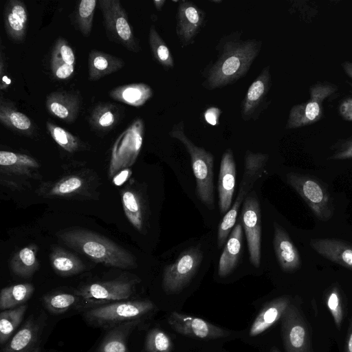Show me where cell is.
I'll use <instances>...</instances> for the list:
<instances>
[{
    "instance_id": "cell-1",
    "label": "cell",
    "mask_w": 352,
    "mask_h": 352,
    "mask_svg": "<svg viewBox=\"0 0 352 352\" xmlns=\"http://www.w3.org/2000/svg\"><path fill=\"white\" fill-rule=\"evenodd\" d=\"M263 42L242 38V32H232L221 37L215 46L217 58L202 69L201 85L214 90L236 83L244 77L258 56Z\"/></svg>"
},
{
    "instance_id": "cell-2",
    "label": "cell",
    "mask_w": 352,
    "mask_h": 352,
    "mask_svg": "<svg viewBox=\"0 0 352 352\" xmlns=\"http://www.w3.org/2000/svg\"><path fill=\"white\" fill-rule=\"evenodd\" d=\"M56 235L68 247L96 263L121 269L136 267L135 258L131 253L96 232L73 228L61 231Z\"/></svg>"
},
{
    "instance_id": "cell-3",
    "label": "cell",
    "mask_w": 352,
    "mask_h": 352,
    "mask_svg": "<svg viewBox=\"0 0 352 352\" xmlns=\"http://www.w3.org/2000/svg\"><path fill=\"white\" fill-rule=\"evenodd\" d=\"M171 138L182 143L190 155L196 179V191L199 200L209 209L214 208L213 155L196 146L186 135L184 122L175 124L169 132Z\"/></svg>"
},
{
    "instance_id": "cell-4",
    "label": "cell",
    "mask_w": 352,
    "mask_h": 352,
    "mask_svg": "<svg viewBox=\"0 0 352 352\" xmlns=\"http://www.w3.org/2000/svg\"><path fill=\"white\" fill-rule=\"evenodd\" d=\"M155 308L150 300H124L98 305L83 310L91 326L109 329L124 322L142 320Z\"/></svg>"
},
{
    "instance_id": "cell-5",
    "label": "cell",
    "mask_w": 352,
    "mask_h": 352,
    "mask_svg": "<svg viewBox=\"0 0 352 352\" xmlns=\"http://www.w3.org/2000/svg\"><path fill=\"white\" fill-rule=\"evenodd\" d=\"M267 154L253 153L247 151L244 159V171L237 197L234 204L224 215L218 229L217 239L219 247L224 245L230 231L233 229L238 212L246 196L250 192L254 184L259 179L268 161Z\"/></svg>"
},
{
    "instance_id": "cell-6",
    "label": "cell",
    "mask_w": 352,
    "mask_h": 352,
    "mask_svg": "<svg viewBox=\"0 0 352 352\" xmlns=\"http://www.w3.org/2000/svg\"><path fill=\"white\" fill-rule=\"evenodd\" d=\"M103 24L108 38L133 52L141 51L126 10L119 0H100Z\"/></svg>"
},
{
    "instance_id": "cell-7",
    "label": "cell",
    "mask_w": 352,
    "mask_h": 352,
    "mask_svg": "<svg viewBox=\"0 0 352 352\" xmlns=\"http://www.w3.org/2000/svg\"><path fill=\"white\" fill-rule=\"evenodd\" d=\"M287 181L318 219L327 221L331 218L333 213V201L327 189L319 179L291 173L287 175Z\"/></svg>"
},
{
    "instance_id": "cell-8",
    "label": "cell",
    "mask_w": 352,
    "mask_h": 352,
    "mask_svg": "<svg viewBox=\"0 0 352 352\" xmlns=\"http://www.w3.org/2000/svg\"><path fill=\"white\" fill-rule=\"evenodd\" d=\"M337 89L335 85L327 82H318L311 86L309 89V100L294 105L291 108L285 128H300L319 121L322 116L323 102Z\"/></svg>"
},
{
    "instance_id": "cell-9",
    "label": "cell",
    "mask_w": 352,
    "mask_h": 352,
    "mask_svg": "<svg viewBox=\"0 0 352 352\" xmlns=\"http://www.w3.org/2000/svg\"><path fill=\"white\" fill-rule=\"evenodd\" d=\"M138 279L116 278L86 284L74 292L81 296L89 307L108 302L129 300L135 292Z\"/></svg>"
},
{
    "instance_id": "cell-10",
    "label": "cell",
    "mask_w": 352,
    "mask_h": 352,
    "mask_svg": "<svg viewBox=\"0 0 352 352\" xmlns=\"http://www.w3.org/2000/svg\"><path fill=\"white\" fill-rule=\"evenodd\" d=\"M203 258L202 251L196 247L182 252L175 261L168 265L163 274L162 286L168 294L180 292L197 272Z\"/></svg>"
},
{
    "instance_id": "cell-11",
    "label": "cell",
    "mask_w": 352,
    "mask_h": 352,
    "mask_svg": "<svg viewBox=\"0 0 352 352\" xmlns=\"http://www.w3.org/2000/svg\"><path fill=\"white\" fill-rule=\"evenodd\" d=\"M240 221L245 230L250 261L254 267H258L261 263V212L254 191L250 192L243 200Z\"/></svg>"
},
{
    "instance_id": "cell-12",
    "label": "cell",
    "mask_w": 352,
    "mask_h": 352,
    "mask_svg": "<svg viewBox=\"0 0 352 352\" xmlns=\"http://www.w3.org/2000/svg\"><path fill=\"white\" fill-rule=\"evenodd\" d=\"M280 319L282 338L286 352H310L309 331L299 309L290 303Z\"/></svg>"
},
{
    "instance_id": "cell-13",
    "label": "cell",
    "mask_w": 352,
    "mask_h": 352,
    "mask_svg": "<svg viewBox=\"0 0 352 352\" xmlns=\"http://www.w3.org/2000/svg\"><path fill=\"white\" fill-rule=\"evenodd\" d=\"M272 86L270 66H265L250 85L241 104L243 121L256 120L270 101L267 96Z\"/></svg>"
},
{
    "instance_id": "cell-14",
    "label": "cell",
    "mask_w": 352,
    "mask_h": 352,
    "mask_svg": "<svg viewBox=\"0 0 352 352\" xmlns=\"http://www.w3.org/2000/svg\"><path fill=\"white\" fill-rule=\"evenodd\" d=\"M206 13L195 3L182 1L176 12V34L182 47L192 44L206 23Z\"/></svg>"
},
{
    "instance_id": "cell-15",
    "label": "cell",
    "mask_w": 352,
    "mask_h": 352,
    "mask_svg": "<svg viewBox=\"0 0 352 352\" xmlns=\"http://www.w3.org/2000/svg\"><path fill=\"white\" fill-rule=\"evenodd\" d=\"M46 320L47 316L42 311L36 315H30L1 352H32L39 346Z\"/></svg>"
},
{
    "instance_id": "cell-16",
    "label": "cell",
    "mask_w": 352,
    "mask_h": 352,
    "mask_svg": "<svg viewBox=\"0 0 352 352\" xmlns=\"http://www.w3.org/2000/svg\"><path fill=\"white\" fill-rule=\"evenodd\" d=\"M170 327L184 336L201 339L229 336L230 332L201 318L173 311L168 317Z\"/></svg>"
},
{
    "instance_id": "cell-17",
    "label": "cell",
    "mask_w": 352,
    "mask_h": 352,
    "mask_svg": "<svg viewBox=\"0 0 352 352\" xmlns=\"http://www.w3.org/2000/svg\"><path fill=\"white\" fill-rule=\"evenodd\" d=\"M82 98L73 91H59L49 94L45 105L48 112L64 122H74L79 114Z\"/></svg>"
},
{
    "instance_id": "cell-18",
    "label": "cell",
    "mask_w": 352,
    "mask_h": 352,
    "mask_svg": "<svg viewBox=\"0 0 352 352\" xmlns=\"http://www.w3.org/2000/svg\"><path fill=\"white\" fill-rule=\"evenodd\" d=\"M236 181V164L233 153L228 148L223 153L218 182L219 205L221 214L227 212L231 208Z\"/></svg>"
},
{
    "instance_id": "cell-19",
    "label": "cell",
    "mask_w": 352,
    "mask_h": 352,
    "mask_svg": "<svg viewBox=\"0 0 352 352\" xmlns=\"http://www.w3.org/2000/svg\"><path fill=\"white\" fill-rule=\"evenodd\" d=\"M274 249L281 269L285 272H293L300 268L301 260L298 251L287 232L274 223Z\"/></svg>"
},
{
    "instance_id": "cell-20",
    "label": "cell",
    "mask_w": 352,
    "mask_h": 352,
    "mask_svg": "<svg viewBox=\"0 0 352 352\" xmlns=\"http://www.w3.org/2000/svg\"><path fill=\"white\" fill-rule=\"evenodd\" d=\"M5 30L10 38L15 41L24 40L28 23V10L19 0H9L4 6Z\"/></svg>"
},
{
    "instance_id": "cell-21",
    "label": "cell",
    "mask_w": 352,
    "mask_h": 352,
    "mask_svg": "<svg viewBox=\"0 0 352 352\" xmlns=\"http://www.w3.org/2000/svg\"><path fill=\"white\" fill-rule=\"evenodd\" d=\"M311 247L328 260L352 270V245L338 239H314Z\"/></svg>"
},
{
    "instance_id": "cell-22",
    "label": "cell",
    "mask_w": 352,
    "mask_h": 352,
    "mask_svg": "<svg viewBox=\"0 0 352 352\" xmlns=\"http://www.w3.org/2000/svg\"><path fill=\"white\" fill-rule=\"evenodd\" d=\"M87 186L85 177L74 174L65 176L54 182H46L36 192L44 197H67L82 193Z\"/></svg>"
},
{
    "instance_id": "cell-23",
    "label": "cell",
    "mask_w": 352,
    "mask_h": 352,
    "mask_svg": "<svg viewBox=\"0 0 352 352\" xmlns=\"http://www.w3.org/2000/svg\"><path fill=\"white\" fill-rule=\"evenodd\" d=\"M0 167L2 174L33 177L36 170L40 168V164L30 155L8 151H1Z\"/></svg>"
},
{
    "instance_id": "cell-24",
    "label": "cell",
    "mask_w": 352,
    "mask_h": 352,
    "mask_svg": "<svg viewBox=\"0 0 352 352\" xmlns=\"http://www.w3.org/2000/svg\"><path fill=\"white\" fill-rule=\"evenodd\" d=\"M0 122L22 135L32 136L35 132V126L30 118L19 111L12 101L3 98L0 99Z\"/></svg>"
},
{
    "instance_id": "cell-25",
    "label": "cell",
    "mask_w": 352,
    "mask_h": 352,
    "mask_svg": "<svg viewBox=\"0 0 352 352\" xmlns=\"http://www.w3.org/2000/svg\"><path fill=\"white\" fill-rule=\"evenodd\" d=\"M41 301L45 309L55 316L63 314L73 309L85 310L89 307L87 302L74 292H51L43 295Z\"/></svg>"
},
{
    "instance_id": "cell-26",
    "label": "cell",
    "mask_w": 352,
    "mask_h": 352,
    "mask_svg": "<svg viewBox=\"0 0 352 352\" xmlns=\"http://www.w3.org/2000/svg\"><path fill=\"white\" fill-rule=\"evenodd\" d=\"M243 226L240 221L232 230L221 255L218 274L221 277L229 275L236 267L241 252Z\"/></svg>"
},
{
    "instance_id": "cell-27",
    "label": "cell",
    "mask_w": 352,
    "mask_h": 352,
    "mask_svg": "<svg viewBox=\"0 0 352 352\" xmlns=\"http://www.w3.org/2000/svg\"><path fill=\"white\" fill-rule=\"evenodd\" d=\"M141 321L133 320L109 328L96 352H130L129 337Z\"/></svg>"
},
{
    "instance_id": "cell-28",
    "label": "cell",
    "mask_w": 352,
    "mask_h": 352,
    "mask_svg": "<svg viewBox=\"0 0 352 352\" xmlns=\"http://www.w3.org/2000/svg\"><path fill=\"white\" fill-rule=\"evenodd\" d=\"M290 303V299L288 297L281 296L265 304L253 322L250 329V336H256L273 326L280 319Z\"/></svg>"
},
{
    "instance_id": "cell-29",
    "label": "cell",
    "mask_w": 352,
    "mask_h": 352,
    "mask_svg": "<svg viewBox=\"0 0 352 352\" xmlns=\"http://www.w3.org/2000/svg\"><path fill=\"white\" fill-rule=\"evenodd\" d=\"M124 66V60L116 56L92 50L88 56V76L92 81L115 73Z\"/></svg>"
},
{
    "instance_id": "cell-30",
    "label": "cell",
    "mask_w": 352,
    "mask_h": 352,
    "mask_svg": "<svg viewBox=\"0 0 352 352\" xmlns=\"http://www.w3.org/2000/svg\"><path fill=\"white\" fill-rule=\"evenodd\" d=\"M151 87L145 83H132L118 86L109 92L113 100L138 107L144 105L152 96Z\"/></svg>"
},
{
    "instance_id": "cell-31",
    "label": "cell",
    "mask_w": 352,
    "mask_h": 352,
    "mask_svg": "<svg viewBox=\"0 0 352 352\" xmlns=\"http://www.w3.org/2000/svg\"><path fill=\"white\" fill-rule=\"evenodd\" d=\"M50 259L55 273L61 276L76 275L85 270L78 256L58 246L52 247Z\"/></svg>"
},
{
    "instance_id": "cell-32",
    "label": "cell",
    "mask_w": 352,
    "mask_h": 352,
    "mask_svg": "<svg viewBox=\"0 0 352 352\" xmlns=\"http://www.w3.org/2000/svg\"><path fill=\"white\" fill-rule=\"evenodd\" d=\"M38 250L36 245L30 244L15 252L10 261L12 272L23 278L32 276L40 266L36 256Z\"/></svg>"
},
{
    "instance_id": "cell-33",
    "label": "cell",
    "mask_w": 352,
    "mask_h": 352,
    "mask_svg": "<svg viewBox=\"0 0 352 352\" xmlns=\"http://www.w3.org/2000/svg\"><path fill=\"white\" fill-rule=\"evenodd\" d=\"M120 118V110L116 105L110 102H100L92 109L89 122L94 130L104 133L113 129Z\"/></svg>"
},
{
    "instance_id": "cell-34",
    "label": "cell",
    "mask_w": 352,
    "mask_h": 352,
    "mask_svg": "<svg viewBox=\"0 0 352 352\" xmlns=\"http://www.w3.org/2000/svg\"><path fill=\"white\" fill-rule=\"evenodd\" d=\"M34 292L31 283H20L3 287L0 292V309L4 311L25 305Z\"/></svg>"
},
{
    "instance_id": "cell-35",
    "label": "cell",
    "mask_w": 352,
    "mask_h": 352,
    "mask_svg": "<svg viewBox=\"0 0 352 352\" xmlns=\"http://www.w3.org/2000/svg\"><path fill=\"white\" fill-rule=\"evenodd\" d=\"M122 204L129 222L137 230L142 231L144 214L140 195L133 189L125 188L122 191Z\"/></svg>"
},
{
    "instance_id": "cell-36",
    "label": "cell",
    "mask_w": 352,
    "mask_h": 352,
    "mask_svg": "<svg viewBox=\"0 0 352 352\" xmlns=\"http://www.w3.org/2000/svg\"><path fill=\"white\" fill-rule=\"evenodd\" d=\"M28 305L25 304L14 309L1 311L0 314V344H6L15 333L22 322Z\"/></svg>"
},
{
    "instance_id": "cell-37",
    "label": "cell",
    "mask_w": 352,
    "mask_h": 352,
    "mask_svg": "<svg viewBox=\"0 0 352 352\" xmlns=\"http://www.w3.org/2000/svg\"><path fill=\"white\" fill-rule=\"evenodd\" d=\"M148 43L154 59L166 70L173 69L175 66L173 54L153 25L149 29Z\"/></svg>"
},
{
    "instance_id": "cell-38",
    "label": "cell",
    "mask_w": 352,
    "mask_h": 352,
    "mask_svg": "<svg viewBox=\"0 0 352 352\" xmlns=\"http://www.w3.org/2000/svg\"><path fill=\"white\" fill-rule=\"evenodd\" d=\"M46 126L53 140L66 151L73 153L83 148L81 140L67 130L50 121Z\"/></svg>"
},
{
    "instance_id": "cell-39",
    "label": "cell",
    "mask_w": 352,
    "mask_h": 352,
    "mask_svg": "<svg viewBox=\"0 0 352 352\" xmlns=\"http://www.w3.org/2000/svg\"><path fill=\"white\" fill-rule=\"evenodd\" d=\"M96 0H82L76 6L75 21L77 28L85 36H89L93 25Z\"/></svg>"
},
{
    "instance_id": "cell-40",
    "label": "cell",
    "mask_w": 352,
    "mask_h": 352,
    "mask_svg": "<svg viewBox=\"0 0 352 352\" xmlns=\"http://www.w3.org/2000/svg\"><path fill=\"white\" fill-rule=\"evenodd\" d=\"M145 349L146 352H171L173 343L164 331L153 328L146 335Z\"/></svg>"
},
{
    "instance_id": "cell-41",
    "label": "cell",
    "mask_w": 352,
    "mask_h": 352,
    "mask_svg": "<svg viewBox=\"0 0 352 352\" xmlns=\"http://www.w3.org/2000/svg\"><path fill=\"white\" fill-rule=\"evenodd\" d=\"M327 305L336 327L340 329L344 314L341 294L337 287H333L329 292L327 297Z\"/></svg>"
},
{
    "instance_id": "cell-42",
    "label": "cell",
    "mask_w": 352,
    "mask_h": 352,
    "mask_svg": "<svg viewBox=\"0 0 352 352\" xmlns=\"http://www.w3.org/2000/svg\"><path fill=\"white\" fill-rule=\"evenodd\" d=\"M51 59L63 61L68 65H74L75 56L72 48L67 41L59 37L55 42Z\"/></svg>"
},
{
    "instance_id": "cell-43",
    "label": "cell",
    "mask_w": 352,
    "mask_h": 352,
    "mask_svg": "<svg viewBox=\"0 0 352 352\" xmlns=\"http://www.w3.org/2000/svg\"><path fill=\"white\" fill-rule=\"evenodd\" d=\"M50 67L53 76L58 80L69 78L74 72V65L54 59H51Z\"/></svg>"
},
{
    "instance_id": "cell-44",
    "label": "cell",
    "mask_w": 352,
    "mask_h": 352,
    "mask_svg": "<svg viewBox=\"0 0 352 352\" xmlns=\"http://www.w3.org/2000/svg\"><path fill=\"white\" fill-rule=\"evenodd\" d=\"M331 156L333 160H344L352 158V136L338 142Z\"/></svg>"
},
{
    "instance_id": "cell-45",
    "label": "cell",
    "mask_w": 352,
    "mask_h": 352,
    "mask_svg": "<svg viewBox=\"0 0 352 352\" xmlns=\"http://www.w3.org/2000/svg\"><path fill=\"white\" fill-rule=\"evenodd\" d=\"M221 113V110L219 108L211 107L205 111L204 118L208 124L212 126H217L219 123Z\"/></svg>"
},
{
    "instance_id": "cell-46",
    "label": "cell",
    "mask_w": 352,
    "mask_h": 352,
    "mask_svg": "<svg viewBox=\"0 0 352 352\" xmlns=\"http://www.w3.org/2000/svg\"><path fill=\"white\" fill-rule=\"evenodd\" d=\"M340 116L347 121H352V97L343 100L339 107Z\"/></svg>"
},
{
    "instance_id": "cell-47",
    "label": "cell",
    "mask_w": 352,
    "mask_h": 352,
    "mask_svg": "<svg viewBox=\"0 0 352 352\" xmlns=\"http://www.w3.org/2000/svg\"><path fill=\"white\" fill-rule=\"evenodd\" d=\"M131 171L128 169H125L122 170L120 173L118 174L113 179V183L119 186L122 184L127 179V178L131 175Z\"/></svg>"
},
{
    "instance_id": "cell-48",
    "label": "cell",
    "mask_w": 352,
    "mask_h": 352,
    "mask_svg": "<svg viewBox=\"0 0 352 352\" xmlns=\"http://www.w3.org/2000/svg\"><path fill=\"white\" fill-rule=\"evenodd\" d=\"M344 352H352V317L346 338V344Z\"/></svg>"
},
{
    "instance_id": "cell-49",
    "label": "cell",
    "mask_w": 352,
    "mask_h": 352,
    "mask_svg": "<svg viewBox=\"0 0 352 352\" xmlns=\"http://www.w3.org/2000/svg\"><path fill=\"white\" fill-rule=\"evenodd\" d=\"M12 83V80L6 75H3L1 77V81L0 84V89L1 90H6L8 89L9 85Z\"/></svg>"
},
{
    "instance_id": "cell-50",
    "label": "cell",
    "mask_w": 352,
    "mask_h": 352,
    "mask_svg": "<svg viewBox=\"0 0 352 352\" xmlns=\"http://www.w3.org/2000/svg\"><path fill=\"white\" fill-rule=\"evenodd\" d=\"M342 67L345 73L352 80V63L346 61L342 64Z\"/></svg>"
},
{
    "instance_id": "cell-51",
    "label": "cell",
    "mask_w": 352,
    "mask_h": 352,
    "mask_svg": "<svg viewBox=\"0 0 352 352\" xmlns=\"http://www.w3.org/2000/svg\"><path fill=\"white\" fill-rule=\"evenodd\" d=\"M2 51V47L1 49L0 53V76L1 78L4 75L5 69H6V62L4 61V56Z\"/></svg>"
},
{
    "instance_id": "cell-52",
    "label": "cell",
    "mask_w": 352,
    "mask_h": 352,
    "mask_svg": "<svg viewBox=\"0 0 352 352\" xmlns=\"http://www.w3.org/2000/svg\"><path fill=\"white\" fill-rule=\"evenodd\" d=\"M154 6L156 9L158 10H161L162 7L164 6L166 1L165 0H154L153 1Z\"/></svg>"
},
{
    "instance_id": "cell-53",
    "label": "cell",
    "mask_w": 352,
    "mask_h": 352,
    "mask_svg": "<svg viewBox=\"0 0 352 352\" xmlns=\"http://www.w3.org/2000/svg\"><path fill=\"white\" fill-rule=\"evenodd\" d=\"M32 352H41V347L40 346L36 348Z\"/></svg>"
},
{
    "instance_id": "cell-54",
    "label": "cell",
    "mask_w": 352,
    "mask_h": 352,
    "mask_svg": "<svg viewBox=\"0 0 352 352\" xmlns=\"http://www.w3.org/2000/svg\"><path fill=\"white\" fill-rule=\"evenodd\" d=\"M210 1H212L213 3H221L222 2L221 0H211Z\"/></svg>"
},
{
    "instance_id": "cell-55",
    "label": "cell",
    "mask_w": 352,
    "mask_h": 352,
    "mask_svg": "<svg viewBox=\"0 0 352 352\" xmlns=\"http://www.w3.org/2000/svg\"><path fill=\"white\" fill-rule=\"evenodd\" d=\"M271 352H280L279 351H278L277 349H273Z\"/></svg>"
}]
</instances>
